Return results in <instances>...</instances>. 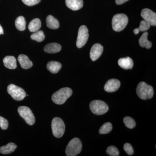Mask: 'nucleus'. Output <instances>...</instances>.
Listing matches in <instances>:
<instances>
[{
    "mask_svg": "<svg viewBox=\"0 0 156 156\" xmlns=\"http://www.w3.org/2000/svg\"><path fill=\"white\" fill-rule=\"evenodd\" d=\"M136 93L140 99L147 100L152 98L154 90L152 86L148 85L145 82H141L136 87Z\"/></svg>",
    "mask_w": 156,
    "mask_h": 156,
    "instance_id": "f257e3e1",
    "label": "nucleus"
},
{
    "mask_svg": "<svg viewBox=\"0 0 156 156\" xmlns=\"http://www.w3.org/2000/svg\"><path fill=\"white\" fill-rule=\"evenodd\" d=\"M73 94V91L70 88H62L55 92L52 96V100L56 104L62 105L66 102L68 98Z\"/></svg>",
    "mask_w": 156,
    "mask_h": 156,
    "instance_id": "f03ea898",
    "label": "nucleus"
},
{
    "mask_svg": "<svg viewBox=\"0 0 156 156\" xmlns=\"http://www.w3.org/2000/svg\"><path fill=\"white\" fill-rule=\"evenodd\" d=\"M128 22V16L124 14H119L114 15L112 20V25L114 30L120 32L127 26Z\"/></svg>",
    "mask_w": 156,
    "mask_h": 156,
    "instance_id": "7ed1b4c3",
    "label": "nucleus"
},
{
    "mask_svg": "<svg viewBox=\"0 0 156 156\" xmlns=\"http://www.w3.org/2000/svg\"><path fill=\"white\" fill-rule=\"evenodd\" d=\"M82 150V144L81 140L75 137L69 143L66 150V153L67 156H75L79 154Z\"/></svg>",
    "mask_w": 156,
    "mask_h": 156,
    "instance_id": "20e7f679",
    "label": "nucleus"
},
{
    "mask_svg": "<svg viewBox=\"0 0 156 156\" xmlns=\"http://www.w3.org/2000/svg\"><path fill=\"white\" fill-rule=\"evenodd\" d=\"M52 132L53 135L57 138H60L63 136L65 131V126L63 121L58 117L54 118L52 120Z\"/></svg>",
    "mask_w": 156,
    "mask_h": 156,
    "instance_id": "39448f33",
    "label": "nucleus"
},
{
    "mask_svg": "<svg viewBox=\"0 0 156 156\" xmlns=\"http://www.w3.org/2000/svg\"><path fill=\"white\" fill-rule=\"evenodd\" d=\"M90 108L94 114L102 115L107 112L109 110L108 105L101 100H94L90 103Z\"/></svg>",
    "mask_w": 156,
    "mask_h": 156,
    "instance_id": "423d86ee",
    "label": "nucleus"
},
{
    "mask_svg": "<svg viewBox=\"0 0 156 156\" xmlns=\"http://www.w3.org/2000/svg\"><path fill=\"white\" fill-rule=\"evenodd\" d=\"M8 93L16 101H21L26 96V93L22 88L14 85L10 84L7 88Z\"/></svg>",
    "mask_w": 156,
    "mask_h": 156,
    "instance_id": "0eeeda50",
    "label": "nucleus"
},
{
    "mask_svg": "<svg viewBox=\"0 0 156 156\" xmlns=\"http://www.w3.org/2000/svg\"><path fill=\"white\" fill-rule=\"evenodd\" d=\"M18 112L27 124L30 126L34 125L35 118L30 108L27 106H20L18 108Z\"/></svg>",
    "mask_w": 156,
    "mask_h": 156,
    "instance_id": "6e6552de",
    "label": "nucleus"
},
{
    "mask_svg": "<svg viewBox=\"0 0 156 156\" xmlns=\"http://www.w3.org/2000/svg\"><path fill=\"white\" fill-rule=\"evenodd\" d=\"M89 30L87 27L85 25L81 26L78 31L76 46L78 48H83L87 44L89 38Z\"/></svg>",
    "mask_w": 156,
    "mask_h": 156,
    "instance_id": "1a4fd4ad",
    "label": "nucleus"
},
{
    "mask_svg": "<svg viewBox=\"0 0 156 156\" xmlns=\"http://www.w3.org/2000/svg\"><path fill=\"white\" fill-rule=\"evenodd\" d=\"M141 16L144 20L149 23L151 25L156 26V14L154 11L148 9H143Z\"/></svg>",
    "mask_w": 156,
    "mask_h": 156,
    "instance_id": "9d476101",
    "label": "nucleus"
},
{
    "mask_svg": "<svg viewBox=\"0 0 156 156\" xmlns=\"http://www.w3.org/2000/svg\"><path fill=\"white\" fill-rule=\"evenodd\" d=\"M103 52V47L99 44H95L92 46L90 53V56L92 61L98 59Z\"/></svg>",
    "mask_w": 156,
    "mask_h": 156,
    "instance_id": "9b49d317",
    "label": "nucleus"
},
{
    "mask_svg": "<svg viewBox=\"0 0 156 156\" xmlns=\"http://www.w3.org/2000/svg\"><path fill=\"white\" fill-rule=\"evenodd\" d=\"M121 86L120 81L117 79H113L109 80L105 86V90L107 92H115L119 89Z\"/></svg>",
    "mask_w": 156,
    "mask_h": 156,
    "instance_id": "f8f14e48",
    "label": "nucleus"
},
{
    "mask_svg": "<svg viewBox=\"0 0 156 156\" xmlns=\"http://www.w3.org/2000/svg\"><path fill=\"white\" fill-rule=\"evenodd\" d=\"M66 4L68 8L73 11H77L83 6V0H66Z\"/></svg>",
    "mask_w": 156,
    "mask_h": 156,
    "instance_id": "ddd939ff",
    "label": "nucleus"
},
{
    "mask_svg": "<svg viewBox=\"0 0 156 156\" xmlns=\"http://www.w3.org/2000/svg\"><path fill=\"white\" fill-rule=\"evenodd\" d=\"M118 64L120 67L125 69H131L134 66L133 60L129 57L120 58Z\"/></svg>",
    "mask_w": 156,
    "mask_h": 156,
    "instance_id": "4468645a",
    "label": "nucleus"
},
{
    "mask_svg": "<svg viewBox=\"0 0 156 156\" xmlns=\"http://www.w3.org/2000/svg\"><path fill=\"white\" fill-rule=\"evenodd\" d=\"M18 60L21 67L23 69H28L31 67L33 65L28 57L23 54H21L18 56Z\"/></svg>",
    "mask_w": 156,
    "mask_h": 156,
    "instance_id": "2eb2a0df",
    "label": "nucleus"
},
{
    "mask_svg": "<svg viewBox=\"0 0 156 156\" xmlns=\"http://www.w3.org/2000/svg\"><path fill=\"white\" fill-rule=\"evenodd\" d=\"M4 65L9 69H15L17 68V60L13 56H6L3 59Z\"/></svg>",
    "mask_w": 156,
    "mask_h": 156,
    "instance_id": "dca6fc26",
    "label": "nucleus"
},
{
    "mask_svg": "<svg viewBox=\"0 0 156 156\" xmlns=\"http://www.w3.org/2000/svg\"><path fill=\"white\" fill-rule=\"evenodd\" d=\"M61 48V45L59 44L56 43H50L45 46L44 50L46 53H55L59 52Z\"/></svg>",
    "mask_w": 156,
    "mask_h": 156,
    "instance_id": "f3484780",
    "label": "nucleus"
},
{
    "mask_svg": "<svg viewBox=\"0 0 156 156\" xmlns=\"http://www.w3.org/2000/svg\"><path fill=\"white\" fill-rule=\"evenodd\" d=\"M47 67L50 72L52 73L56 74L61 69L62 65L58 62L51 61L48 62Z\"/></svg>",
    "mask_w": 156,
    "mask_h": 156,
    "instance_id": "a211bd4d",
    "label": "nucleus"
},
{
    "mask_svg": "<svg viewBox=\"0 0 156 156\" xmlns=\"http://www.w3.org/2000/svg\"><path fill=\"white\" fill-rule=\"evenodd\" d=\"M47 26L52 29H57L59 27V22L52 15H49L46 19Z\"/></svg>",
    "mask_w": 156,
    "mask_h": 156,
    "instance_id": "6ab92c4d",
    "label": "nucleus"
},
{
    "mask_svg": "<svg viewBox=\"0 0 156 156\" xmlns=\"http://www.w3.org/2000/svg\"><path fill=\"white\" fill-rule=\"evenodd\" d=\"M17 146L13 143H9L7 145L0 147V153L4 154H11L17 148Z\"/></svg>",
    "mask_w": 156,
    "mask_h": 156,
    "instance_id": "aec40b11",
    "label": "nucleus"
},
{
    "mask_svg": "<svg viewBox=\"0 0 156 156\" xmlns=\"http://www.w3.org/2000/svg\"><path fill=\"white\" fill-rule=\"evenodd\" d=\"M148 34L147 32L144 33L139 39V43L140 47L148 49L151 48L152 43L148 40Z\"/></svg>",
    "mask_w": 156,
    "mask_h": 156,
    "instance_id": "412c9836",
    "label": "nucleus"
},
{
    "mask_svg": "<svg viewBox=\"0 0 156 156\" xmlns=\"http://www.w3.org/2000/svg\"><path fill=\"white\" fill-rule=\"evenodd\" d=\"M41 26V23L39 18H35L33 20L28 26V29L31 32H35L39 30Z\"/></svg>",
    "mask_w": 156,
    "mask_h": 156,
    "instance_id": "4be33fe9",
    "label": "nucleus"
},
{
    "mask_svg": "<svg viewBox=\"0 0 156 156\" xmlns=\"http://www.w3.org/2000/svg\"><path fill=\"white\" fill-rule=\"evenodd\" d=\"M15 26L17 30L20 31H23L26 29V23L25 18L23 16H19L15 20Z\"/></svg>",
    "mask_w": 156,
    "mask_h": 156,
    "instance_id": "5701e85b",
    "label": "nucleus"
},
{
    "mask_svg": "<svg viewBox=\"0 0 156 156\" xmlns=\"http://www.w3.org/2000/svg\"><path fill=\"white\" fill-rule=\"evenodd\" d=\"M45 37L44 34L42 30L37 31L31 36V38L38 42L43 41L44 40Z\"/></svg>",
    "mask_w": 156,
    "mask_h": 156,
    "instance_id": "b1692460",
    "label": "nucleus"
},
{
    "mask_svg": "<svg viewBox=\"0 0 156 156\" xmlns=\"http://www.w3.org/2000/svg\"><path fill=\"white\" fill-rule=\"evenodd\" d=\"M112 129V125L110 122H106L101 126L99 130L100 134H107L110 132Z\"/></svg>",
    "mask_w": 156,
    "mask_h": 156,
    "instance_id": "393cba45",
    "label": "nucleus"
},
{
    "mask_svg": "<svg viewBox=\"0 0 156 156\" xmlns=\"http://www.w3.org/2000/svg\"><path fill=\"white\" fill-rule=\"evenodd\" d=\"M123 121L126 127L128 128L133 129L136 126L135 121L131 117H126L123 119Z\"/></svg>",
    "mask_w": 156,
    "mask_h": 156,
    "instance_id": "a878e982",
    "label": "nucleus"
},
{
    "mask_svg": "<svg viewBox=\"0 0 156 156\" xmlns=\"http://www.w3.org/2000/svg\"><path fill=\"white\" fill-rule=\"evenodd\" d=\"M106 153L108 155L111 156H119V150L114 146L108 147L107 149Z\"/></svg>",
    "mask_w": 156,
    "mask_h": 156,
    "instance_id": "bb28decb",
    "label": "nucleus"
},
{
    "mask_svg": "<svg viewBox=\"0 0 156 156\" xmlns=\"http://www.w3.org/2000/svg\"><path fill=\"white\" fill-rule=\"evenodd\" d=\"M151 24L147 21L144 20H143L140 22V25L139 27H138V29L140 31H145L149 29L151 27Z\"/></svg>",
    "mask_w": 156,
    "mask_h": 156,
    "instance_id": "cd10ccee",
    "label": "nucleus"
},
{
    "mask_svg": "<svg viewBox=\"0 0 156 156\" xmlns=\"http://www.w3.org/2000/svg\"><path fill=\"white\" fill-rule=\"evenodd\" d=\"M123 148L126 152V153L129 155H132L134 154V149L130 144L128 143L125 144Z\"/></svg>",
    "mask_w": 156,
    "mask_h": 156,
    "instance_id": "c85d7f7f",
    "label": "nucleus"
},
{
    "mask_svg": "<svg viewBox=\"0 0 156 156\" xmlns=\"http://www.w3.org/2000/svg\"><path fill=\"white\" fill-rule=\"evenodd\" d=\"M9 127L8 120L0 116V127L2 130H6Z\"/></svg>",
    "mask_w": 156,
    "mask_h": 156,
    "instance_id": "c756f323",
    "label": "nucleus"
},
{
    "mask_svg": "<svg viewBox=\"0 0 156 156\" xmlns=\"http://www.w3.org/2000/svg\"><path fill=\"white\" fill-rule=\"evenodd\" d=\"M22 1L27 5L32 6L37 5L41 2V0H22Z\"/></svg>",
    "mask_w": 156,
    "mask_h": 156,
    "instance_id": "7c9ffc66",
    "label": "nucleus"
},
{
    "mask_svg": "<svg viewBox=\"0 0 156 156\" xmlns=\"http://www.w3.org/2000/svg\"><path fill=\"white\" fill-rule=\"evenodd\" d=\"M128 1L129 0H115V2L117 5H122Z\"/></svg>",
    "mask_w": 156,
    "mask_h": 156,
    "instance_id": "2f4dec72",
    "label": "nucleus"
},
{
    "mask_svg": "<svg viewBox=\"0 0 156 156\" xmlns=\"http://www.w3.org/2000/svg\"><path fill=\"white\" fill-rule=\"evenodd\" d=\"M140 32L139 30L138 29V28H136L134 30V33L135 34H137L138 33H139Z\"/></svg>",
    "mask_w": 156,
    "mask_h": 156,
    "instance_id": "473e14b6",
    "label": "nucleus"
},
{
    "mask_svg": "<svg viewBox=\"0 0 156 156\" xmlns=\"http://www.w3.org/2000/svg\"><path fill=\"white\" fill-rule=\"evenodd\" d=\"M3 34H4V30H3L2 27L0 24V35Z\"/></svg>",
    "mask_w": 156,
    "mask_h": 156,
    "instance_id": "72a5a7b5",
    "label": "nucleus"
}]
</instances>
